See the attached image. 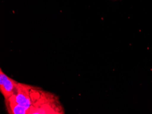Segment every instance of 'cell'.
I'll return each instance as SVG.
<instances>
[{"label": "cell", "mask_w": 152, "mask_h": 114, "mask_svg": "<svg viewBox=\"0 0 152 114\" xmlns=\"http://www.w3.org/2000/svg\"><path fill=\"white\" fill-rule=\"evenodd\" d=\"M32 105L29 114H64L63 107L56 96L33 87L31 92Z\"/></svg>", "instance_id": "cell-1"}, {"label": "cell", "mask_w": 152, "mask_h": 114, "mask_svg": "<svg viewBox=\"0 0 152 114\" xmlns=\"http://www.w3.org/2000/svg\"><path fill=\"white\" fill-rule=\"evenodd\" d=\"M18 82L9 77L8 79L0 86V91L5 99H7L16 92Z\"/></svg>", "instance_id": "cell-4"}, {"label": "cell", "mask_w": 152, "mask_h": 114, "mask_svg": "<svg viewBox=\"0 0 152 114\" xmlns=\"http://www.w3.org/2000/svg\"><path fill=\"white\" fill-rule=\"evenodd\" d=\"M33 87L18 82L16 92L14 94L16 102L28 111L32 105L31 92Z\"/></svg>", "instance_id": "cell-2"}, {"label": "cell", "mask_w": 152, "mask_h": 114, "mask_svg": "<svg viewBox=\"0 0 152 114\" xmlns=\"http://www.w3.org/2000/svg\"><path fill=\"white\" fill-rule=\"evenodd\" d=\"M7 111L10 114H29L28 110L16 102L14 94L9 98L5 99Z\"/></svg>", "instance_id": "cell-3"}]
</instances>
